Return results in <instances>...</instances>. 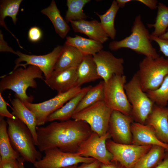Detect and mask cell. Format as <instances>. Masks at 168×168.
Wrapping results in <instances>:
<instances>
[{
    "label": "cell",
    "mask_w": 168,
    "mask_h": 168,
    "mask_svg": "<svg viewBox=\"0 0 168 168\" xmlns=\"http://www.w3.org/2000/svg\"><path fill=\"white\" fill-rule=\"evenodd\" d=\"M17 160L19 162L20 168H25L24 164V160L23 158L22 157L21 158H19Z\"/></svg>",
    "instance_id": "obj_44"
},
{
    "label": "cell",
    "mask_w": 168,
    "mask_h": 168,
    "mask_svg": "<svg viewBox=\"0 0 168 168\" xmlns=\"http://www.w3.org/2000/svg\"><path fill=\"white\" fill-rule=\"evenodd\" d=\"M116 1L119 8H123L127 3L133 1L132 0H116Z\"/></svg>",
    "instance_id": "obj_43"
},
{
    "label": "cell",
    "mask_w": 168,
    "mask_h": 168,
    "mask_svg": "<svg viewBox=\"0 0 168 168\" xmlns=\"http://www.w3.org/2000/svg\"><path fill=\"white\" fill-rule=\"evenodd\" d=\"M106 145L107 150L113 155L111 161L118 162L125 168H132L152 146L120 144L111 138L107 140Z\"/></svg>",
    "instance_id": "obj_11"
},
{
    "label": "cell",
    "mask_w": 168,
    "mask_h": 168,
    "mask_svg": "<svg viewBox=\"0 0 168 168\" xmlns=\"http://www.w3.org/2000/svg\"><path fill=\"white\" fill-rule=\"evenodd\" d=\"M146 93L155 104L166 107L168 104V75L165 77L161 85L157 89Z\"/></svg>",
    "instance_id": "obj_33"
},
{
    "label": "cell",
    "mask_w": 168,
    "mask_h": 168,
    "mask_svg": "<svg viewBox=\"0 0 168 168\" xmlns=\"http://www.w3.org/2000/svg\"><path fill=\"white\" fill-rule=\"evenodd\" d=\"M100 168H125L124 166L118 161H111L108 164L101 163Z\"/></svg>",
    "instance_id": "obj_41"
},
{
    "label": "cell",
    "mask_w": 168,
    "mask_h": 168,
    "mask_svg": "<svg viewBox=\"0 0 168 168\" xmlns=\"http://www.w3.org/2000/svg\"><path fill=\"white\" fill-rule=\"evenodd\" d=\"M84 56V54L75 47L65 43L54 71H61L70 68L78 67Z\"/></svg>",
    "instance_id": "obj_21"
},
{
    "label": "cell",
    "mask_w": 168,
    "mask_h": 168,
    "mask_svg": "<svg viewBox=\"0 0 168 168\" xmlns=\"http://www.w3.org/2000/svg\"><path fill=\"white\" fill-rule=\"evenodd\" d=\"M133 121L131 116L125 115L118 111H112L108 132L114 142L122 144H132L131 125Z\"/></svg>",
    "instance_id": "obj_14"
},
{
    "label": "cell",
    "mask_w": 168,
    "mask_h": 168,
    "mask_svg": "<svg viewBox=\"0 0 168 168\" xmlns=\"http://www.w3.org/2000/svg\"><path fill=\"white\" fill-rule=\"evenodd\" d=\"M150 38L152 41H154L157 43L160 51L165 56L168 57V40L161 39L151 34Z\"/></svg>",
    "instance_id": "obj_35"
},
{
    "label": "cell",
    "mask_w": 168,
    "mask_h": 168,
    "mask_svg": "<svg viewBox=\"0 0 168 168\" xmlns=\"http://www.w3.org/2000/svg\"><path fill=\"white\" fill-rule=\"evenodd\" d=\"M0 32V51L10 52L15 54V51L7 45L4 40L3 35L1 31Z\"/></svg>",
    "instance_id": "obj_38"
},
{
    "label": "cell",
    "mask_w": 168,
    "mask_h": 168,
    "mask_svg": "<svg viewBox=\"0 0 168 168\" xmlns=\"http://www.w3.org/2000/svg\"></svg>",
    "instance_id": "obj_47"
},
{
    "label": "cell",
    "mask_w": 168,
    "mask_h": 168,
    "mask_svg": "<svg viewBox=\"0 0 168 168\" xmlns=\"http://www.w3.org/2000/svg\"><path fill=\"white\" fill-rule=\"evenodd\" d=\"M10 102L12 106V114L28 127L32 134L36 146L37 136L36 129L37 126L35 115L19 99H13Z\"/></svg>",
    "instance_id": "obj_20"
},
{
    "label": "cell",
    "mask_w": 168,
    "mask_h": 168,
    "mask_svg": "<svg viewBox=\"0 0 168 168\" xmlns=\"http://www.w3.org/2000/svg\"><path fill=\"white\" fill-rule=\"evenodd\" d=\"M77 79L76 86L101 79L97 70L96 64L92 55H85L77 68Z\"/></svg>",
    "instance_id": "obj_23"
},
{
    "label": "cell",
    "mask_w": 168,
    "mask_h": 168,
    "mask_svg": "<svg viewBox=\"0 0 168 168\" xmlns=\"http://www.w3.org/2000/svg\"><path fill=\"white\" fill-rule=\"evenodd\" d=\"M92 87L90 85L82 88L79 92L65 105L49 115L46 119V122L55 120L65 121L70 119L78 104Z\"/></svg>",
    "instance_id": "obj_22"
},
{
    "label": "cell",
    "mask_w": 168,
    "mask_h": 168,
    "mask_svg": "<svg viewBox=\"0 0 168 168\" xmlns=\"http://www.w3.org/2000/svg\"><path fill=\"white\" fill-rule=\"evenodd\" d=\"M7 125L4 117L0 116V159L17 160L20 155L11 144L7 133Z\"/></svg>",
    "instance_id": "obj_26"
},
{
    "label": "cell",
    "mask_w": 168,
    "mask_h": 168,
    "mask_svg": "<svg viewBox=\"0 0 168 168\" xmlns=\"http://www.w3.org/2000/svg\"><path fill=\"white\" fill-rule=\"evenodd\" d=\"M166 152V149L161 146L153 145L132 168H154L163 160Z\"/></svg>",
    "instance_id": "obj_27"
},
{
    "label": "cell",
    "mask_w": 168,
    "mask_h": 168,
    "mask_svg": "<svg viewBox=\"0 0 168 168\" xmlns=\"http://www.w3.org/2000/svg\"><path fill=\"white\" fill-rule=\"evenodd\" d=\"M63 46L58 45L50 53L44 55H28L19 51L15 54L18 56L15 61V66L13 70L19 67H26L27 65L39 68L44 73L45 79L49 78L54 70V67L60 54Z\"/></svg>",
    "instance_id": "obj_13"
},
{
    "label": "cell",
    "mask_w": 168,
    "mask_h": 168,
    "mask_svg": "<svg viewBox=\"0 0 168 168\" xmlns=\"http://www.w3.org/2000/svg\"><path fill=\"white\" fill-rule=\"evenodd\" d=\"M150 35L139 15L134 19L130 35L121 40L110 42L108 47L111 51L126 48L146 57L156 58L160 56L152 45Z\"/></svg>",
    "instance_id": "obj_3"
},
{
    "label": "cell",
    "mask_w": 168,
    "mask_h": 168,
    "mask_svg": "<svg viewBox=\"0 0 168 168\" xmlns=\"http://www.w3.org/2000/svg\"><path fill=\"white\" fill-rule=\"evenodd\" d=\"M128 100L132 106V116L136 122L145 124L154 103L142 90L138 76L135 73L124 86Z\"/></svg>",
    "instance_id": "obj_6"
},
{
    "label": "cell",
    "mask_w": 168,
    "mask_h": 168,
    "mask_svg": "<svg viewBox=\"0 0 168 168\" xmlns=\"http://www.w3.org/2000/svg\"><path fill=\"white\" fill-rule=\"evenodd\" d=\"M7 103L5 100L0 92V116L3 117H6L7 118L15 119L17 118L13 115L8 110Z\"/></svg>",
    "instance_id": "obj_36"
},
{
    "label": "cell",
    "mask_w": 168,
    "mask_h": 168,
    "mask_svg": "<svg viewBox=\"0 0 168 168\" xmlns=\"http://www.w3.org/2000/svg\"><path fill=\"white\" fill-rule=\"evenodd\" d=\"M37 144L40 152L53 148L72 153L91 135L89 125L82 120L69 119L54 122L45 127H37Z\"/></svg>",
    "instance_id": "obj_1"
},
{
    "label": "cell",
    "mask_w": 168,
    "mask_h": 168,
    "mask_svg": "<svg viewBox=\"0 0 168 168\" xmlns=\"http://www.w3.org/2000/svg\"><path fill=\"white\" fill-rule=\"evenodd\" d=\"M44 152V156L33 164L36 168H63L80 163H91L96 160L76 153L64 152L56 147L47 149Z\"/></svg>",
    "instance_id": "obj_10"
},
{
    "label": "cell",
    "mask_w": 168,
    "mask_h": 168,
    "mask_svg": "<svg viewBox=\"0 0 168 168\" xmlns=\"http://www.w3.org/2000/svg\"><path fill=\"white\" fill-rule=\"evenodd\" d=\"M29 40L31 42H36L40 40L42 36L41 30L37 26H33L29 30L28 34Z\"/></svg>",
    "instance_id": "obj_34"
},
{
    "label": "cell",
    "mask_w": 168,
    "mask_h": 168,
    "mask_svg": "<svg viewBox=\"0 0 168 168\" xmlns=\"http://www.w3.org/2000/svg\"><path fill=\"white\" fill-rule=\"evenodd\" d=\"M77 165H75L70 166H68V167H67L63 168H77Z\"/></svg>",
    "instance_id": "obj_46"
},
{
    "label": "cell",
    "mask_w": 168,
    "mask_h": 168,
    "mask_svg": "<svg viewBox=\"0 0 168 168\" xmlns=\"http://www.w3.org/2000/svg\"><path fill=\"white\" fill-rule=\"evenodd\" d=\"M65 43L75 47L85 55L93 56L103 48L101 43L77 35L74 37H66Z\"/></svg>",
    "instance_id": "obj_25"
},
{
    "label": "cell",
    "mask_w": 168,
    "mask_h": 168,
    "mask_svg": "<svg viewBox=\"0 0 168 168\" xmlns=\"http://www.w3.org/2000/svg\"><path fill=\"white\" fill-rule=\"evenodd\" d=\"M157 12L154 24H148L149 28L154 27V30L151 34L154 36L159 37L166 32L168 27V7L159 2Z\"/></svg>",
    "instance_id": "obj_31"
},
{
    "label": "cell",
    "mask_w": 168,
    "mask_h": 168,
    "mask_svg": "<svg viewBox=\"0 0 168 168\" xmlns=\"http://www.w3.org/2000/svg\"><path fill=\"white\" fill-rule=\"evenodd\" d=\"M101 163L97 160H96L91 163H82L77 168H99Z\"/></svg>",
    "instance_id": "obj_40"
},
{
    "label": "cell",
    "mask_w": 168,
    "mask_h": 168,
    "mask_svg": "<svg viewBox=\"0 0 168 168\" xmlns=\"http://www.w3.org/2000/svg\"><path fill=\"white\" fill-rule=\"evenodd\" d=\"M7 133L14 149L24 161L33 164L42 159L36 149L32 134L26 125L18 118H7Z\"/></svg>",
    "instance_id": "obj_4"
},
{
    "label": "cell",
    "mask_w": 168,
    "mask_h": 168,
    "mask_svg": "<svg viewBox=\"0 0 168 168\" xmlns=\"http://www.w3.org/2000/svg\"><path fill=\"white\" fill-rule=\"evenodd\" d=\"M104 100V81L92 86L87 92L77 106L74 114L97 102Z\"/></svg>",
    "instance_id": "obj_30"
},
{
    "label": "cell",
    "mask_w": 168,
    "mask_h": 168,
    "mask_svg": "<svg viewBox=\"0 0 168 168\" xmlns=\"http://www.w3.org/2000/svg\"><path fill=\"white\" fill-rule=\"evenodd\" d=\"M132 144L142 146L157 145L164 147L168 152V144L160 140L154 129L146 124L133 122L131 125Z\"/></svg>",
    "instance_id": "obj_18"
},
{
    "label": "cell",
    "mask_w": 168,
    "mask_h": 168,
    "mask_svg": "<svg viewBox=\"0 0 168 168\" xmlns=\"http://www.w3.org/2000/svg\"><path fill=\"white\" fill-rule=\"evenodd\" d=\"M77 68L72 67L61 71H54L49 78L44 80V82L58 93L66 92L76 86Z\"/></svg>",
    "instance_id": "obj_16"
},
{
    "label": "cell",
    "mask_w": 168,
    "mask_h": 168,
    "mask_svg": "<svg viewBox=\"0 0 168 168\" xmlns=\"http://www.w3.org/2000/svg\"><path fill=\"white\" fill-rule=\"evenodd\" d=\"M126 82L124 75H114L106 82L104 81V100L113 110L132 116V106L124 89Z\"/></svg>",
    "instance_id": "obj_7"
},
{
    "label": "cell",
    "mask_w": 168,
    "mask_h": 168,
    "mask_svg": "<svg viewBox=\"0 0 168 168\" xmlns=\"http://www.w3.org/2000/svg\"><path fill=\"white\" fill-rule=\"evenodd\" d=\"M74 31L87 36L89 39L102 44L106 42L109 37L102 27L100 22L96 20L91 21L82 20L70 22Z\"/></svg>",
    "instance_id": "obj_19"
},
{
    "label": "cell",
    "mask_w": 168,
    "mask_h": 168,
    "mask_svg": "<svg viewBox=\"0 0 168 168\" xmlns=\"http://www.w3.org/2000/svg\"></svg>",
    "instance_id": "obj_48"
},
{
    "label": "cell",
    "mask_w": 168,
    "mask_h": 168,
    "mask_svg": "<svg viewBox=\"0 0 168 168\" xmlns=\"http://www.w3.org/2000/svg\"><path fill=\"white\" fill-rule=\"evenodd\" d=\"M111 138L108 132L100 136L93 131L90 137L80 145L76 153L83 157L93 158L102 164H109L112 159L113 155L107 150L106 142Z\"/></svg>",
    "instance_id": "obj_12"
},
{
    "label": "cell",
    "mask_w": 168,
    "mask_h": 168,
    "mask_svg": "<svg viewBox=\"0 0 168 168\" xmlns=\"http://www.w3.org/2000/svg\"><path fill=\"white\" fill-rule=\"evenodd\" d=\"M159 37L163 39L168 40V29L165 33Z\"/></svg>",
    "instance_id": "obj_45"
},
{
    "label": "cell",
    "mask_w": 168,
    "mask_h": 168,
    "mask_svg": "<svg viewBox=\"0 0 168 168\" xmlns=\"http://www.w3.org/2000/svg\"><path fill=\"white\" fill-rule=\"evenodd\" d=\"M22 0H2L0 2V24L8 31L16 39L19 45L18 40L7 28L4 20L7 16L11 17L14 24L17 21V15Z\"/></svg>",
    "instance_id": "obj_28"
},
{
    "label": "cell",
    "mask_w": 168,
    "mask_h": 168,
    "mask_svg": "<svg viewBox=\"0 0 168 168\" xmlns=\"http://www.w3.org/2000/svg\"><path fill=\"white\" fill-rule=\"evenodd\" d=\"M43 73L39 68L35 66L30 65L26 68H18L1 77L0 92L2 93L6 90H10L15 93L16 98L23 103H32L34 97L27 95V89L29 87L36 88L37 84L35 79L44 80Z\"/></svg>",
    "instance_id": "obj_2"
},
{
    "label": "cell",
    "mask_w": 168,
    "mask_h": 168,
    "mask_svg": "<svg viewBox=\"0 0 168 168\" xmlns=\"http://www.w3.org/2000/svg\"><path fill=\"white\" fill-rule=\"evenodd\" d=\"M120 8L116 0H113L109 9L102 15L96 14L100 18L104 30L111 39L114 40L116 34L114 21L115 16Z\"/></svg>",
    "instance_id": "obj_29"
},
{
    "label": "cell",
    "mask_w": 168,
    "mask_h": 168,
    "mask_svg": "<svg viewBox=\"0 0 168 168\" xmlns=\"http://www.w3.org/2000/svg\"><path fill=\"white\" fill-rule=\"evenodd\" d=\"M0 168H20L17 159H0Z\"/></svg>",
    "instance_id": "obj_37"
},
{
    "label": "cell",
    "mask_w": 168,
    "mask_h": 168,
    "mask_svg": "<svg viewBox=\"0 0 168 168\" xmlns=\"http://www.w3.org/2000/svg\"><path fill=\"white\" fill-rule=\"evenodd\" d=\"M145 124L153 128L158 139L168 144V107L154 104Z\"/></svg>",
    "instance_id": "obj_17"
},
{
    "label": "cell",
    "mask_w": 168,
    "mask_h": 168,
    "mask_svg": "<svg viewBox=\"0 0 168 168\" xmlns=\"http://www.w3.org/2000/svg\"><path fill=\"white\" fill-rule=\"evenodd\" d=\"M136 1L143 3L151 9L155 10L157 8L158 1L157 0H137Z\"/></svg>",
    "instance_id": "obj_39"
},
{
    "label": "cell",
    "mask_w": 168,
    "mask_h": 168,
    "mask_svg": "<svg viewBox=\"0 0 168 168\" xmlns=\"http://www.w3.org/2000/svg\"><path fill=\"white\" fill-rule=\"evenodd\" d=\"M99 76L104 82L114 75L124 74V59L115 57L110 52L101 50L93 56Z\"/></svg>",
    "instance_id": "obj_15"
},
{
    "label": "cell",
    "mask_w": 168,
    "mask_h": 168,
    "mask_svg": "<svg viewBox=\"0 0 168 168\" xmlns=\"http://www.w3.org/2000/svg\"><path fill=\"white\" fill-rule=\"evenodd\" d=\"M154 168H168V152L166 151L162 161Z\"/></svg>",
    "instance_id": "obj_42"
},
{
    "label": "cell",
    "mask_w": 168,
    "mask_h": 168,
    "mask_svg": "<svg viewBox=\"0 0 168 168\" xmlns=\"http://www.w3.org/2000/svg\"><path fill=\"white\" fill-rule=\"evenodd\" d=\"M82 89L81 87L75 86L66 92L58 93L53 98L41 103H23L34 114L37 126H40L45 124L49 115L63 106Z\"/></svg>",
    "instance_id": "obj_9"
},
{
    "label": "cell",
    "mask_w": 168,
    "mask_h": 168,
    "mask_svg": "<svg viewBox=\"0 0 168 168\" xmlns=\"http://www.w3.org/2000/svg\"><path fill=\"white\" fill-rule=\"evenodd\" d=\"M90 0H67L68 10L65 16V20L68 23L72 21L86 20L87 17L84 12L83 8Z\"/></svg>",
    "instance_id": "obj_32"
},
{
    "label": "cell",
    "mask_w": 168,
    "mask_h": 168,
    "mask_svg": "<svg viewBox=\"0 0 168 168\" xmlns=\"http://www.w3.org/2000/svg\"><path fill=\"white\" fill-rule=\"evenodd\" d=\"M144 92L157 89L168 75V58L145 57L139 63L136 73Z\"/></svg>",
    "instance_id": "obj_5"
},
{
    "label": "cell",
    "mask_w": 168,
    "mask_h": 168,
    "mask_svg": "<svg viewBox=\"0 0 168 168\" xmlns=\"http://www.w3.org/2000/svg\"><path fill=\"white\" fill-rule=\"evenodd\" d=\"M41 12L46 15L50 20L56 33L61 38L64 39L70 28L61 15L55 1L52 0L50 5L42 9Z\"/></svg>",
    "instance_id": "obj_24"
},
{
    "label": "cell",
    "mask_w": 168,
    "mask_h": 168,
    "mask_svg": "<svg viewBox=\"0 0 168 168\" xmlns=\"http://www.w3.org/2000/svg\"><path fill=\"white\" fill-rule=\"evenodd\" d=\"M112 111L104 100H102L74 114L72 119L85 121L89 125L93 131L101 136L108 132Z\"/></svg>",
    "instance_id": "obj_8"
}]
</instances>
